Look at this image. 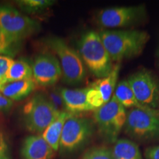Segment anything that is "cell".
<instances>
[{
  "label": "cell",
  "mask_w": 159,
  "mask_h": 159,
  "mask_svg": "<svg viewBox=\"0 0 159 159\" xmlns=\"http://www.w3.org/2000/svg\"><path fill=\"white\" fill-rule=\"evenodd\" d=\"M126 109L113 94L110 100L96 109L94 120L102 138L109 143H115L125 128L127 119Z\"/></svg>",
  "instance_id": "4"
},
{
  "label": "cell",
  "mask_w": 159,
  "mask_h": 159,
  "mask_svg": "<svg viewBox=\"0 0 159 159\" xmlns=\"http://www.w3.org/2000/svg\"><path fill=\"white\" fill-rule=\"evenodd\" d=\"M71 115L72 114H70L66 111H61L58 116L43 132L42 137L55 152H56L59 149L60 141H61V134L66 121Z\"/></svg>",
  "instance_id": "15"
},
{
  "label": "cell",
  "mask_w": 159,
  "mask_h": 159,
  "mask_svg": "<svg viewBox=\"0 0 159 159\" xmlns=\"http://www.w3.org/2000/svg\"><path fill=\"white\" fill-rule=\"evenodd\" d=\"M36 83L34 80L15 81L6 83L0 89V93L12 101L21 100L34 91Z\"/></svg>",
  "instance_id": "14"
},
{
  "label": "cell",
  "mask_w": 159,
  "mask_h": 159,
  "mask_svg": "<svg viewBox=\"0 0 159 159\" xmlns=\"http://www.w3.org/2000/svg\"><path fill=\"white\" fill-rule=\"evenodd\" d=\"M13 105V101L5 97L0 93V112L9 111Z\"/></svg>",
  "instance_id": "28"
},
{
  "label": "cell",
  "mask_w": 159,
  "mask_h": 159,
  "mask_svg": "<svg viewBox=\"0 0 159 159\" xmlns=\"http://www.w3.org/2000/svg\"><path fill=\"white\" fill-rule=\"evenodd\" d=\"M146 17L145 5H139L101 10L97 13L96 21L103 28H122L142 23Z\"/></svg>",
  "instance_id": "10"
},
{
  "label": "cell",
  "mask_w": 159,
  "mask_h": 159,
  "mask_svg": "<svg viewBox=\"0 0 159 159\" xmlns=\"http://www.w3.org/2000/svg\"><path fill=\"white\" fill-rule=\"evenodd\" d=\"M5 78L7 83L25 80H33L32 66L25 59L14 61Z\"/></svg>",
  "instance_id": "19"
},
{
  "label": "cell",
  "mask_w": 159,
  "mask_h": 159,
  "mask_svg": "<svg viewBox=\"0 0 159 159\" xmlns=\"http://www.w3.org/2000/svg\"><path fill=\"white\" fill-rule=\"evenodd\" d=\"M6 83H6L5 80L2 78V77H0V89L2 88V87L6 84Z\"/></svg>",
  "instance_id": "29"
},
{
  "label": "cell",
  "mask_w": 159,
  "mask_h": 159,
  "mask_svg": "<svg viewBox=\"0 0 159 159\" xmlns=\"http://www.w3.org/2000/svg\"><path fill=\"white\" fill-rule=\"evenodd\" d=\"M54 2L52 0H21L18 2V5L27 13H35L44 11Z\"/></svg>",
  "instance_id": "20"
},
{
  "label": "cell",
  "mask_w": 159,
  "mask_h": 159,
  "mask_svg": "<svg viewBox=\"0 0 159 159\" xmlns=\"http://www.w3.org/2000/svg\"><path fill=\"white\" fill-rule=\"evenodd\" d=\"M87 102L89 104L93 107L95 110L97 108L102 107L103 105L105 104V102L103 100L102 96L99 94V92L97 91V89L93 86L92 85L89 86L88 92H87Z\"/></svg>",
  "instance_id": "22"
},
{
  "label": "cell",
  "mask_w": 159,
  "mask_h": 159,
  "mask_svg": "<svg viewBox=\"0 0 159 159\" xmlns=\"http://www.w3.org/2000/svg\"><path fill=\"white\" fill-rule=\"evenodd\" d=\"M94 133V122L88 118L72 114L63 126L59 148L63 152H72L81 148Z\"/></svg>",
  "instance_id": "9"
},
{
  "label": "cell",
  "mask_w": 159,
  "mask_h": 159,
  "mask_svg": "<svg viewBox=\"0 0 159 159\" xmlns=\"http://www.w3.org/2000/svg\"><path fill=\"white\" fill-rule=\"evenodd\" d=\"M0 159H11L10 149L3 134H0Z\"/></svg>",
  "instance_id": "26"
},
{
  "label": "cell",
  "mask_w": 159,
  "mask_h": 159,
  "mask_svg": "<svg viewBox=\"0 0 159 159\" xmlns=\"http://www.w3.org/2000/svg\"><path fill=\"white\" fill-rule=\"evenodd\" d=\"M14 60L7 55H0V77L5 80V75ZM6 81V80H5Z\"/></svg>",
  "instance_id": "24"
},
{
  "label": "cell",
  "mask_w": 159,
  "mask_h": 159,
  "mask_svg": "<svg viewBox=\"0 0 159 159\" xmlns=\"http://www.w3.org/2000/svg\"><path fill=\"white\" fill-rule=\"evenodd\" d=\"M55 151L40 135L27 136L21 148L22 159H52Z\"/></svg>",
  "instance_id": "12"
},
{
  "label": "cell",
  "mask_w": 159,
  "mask_h": 159,
  "mask_svg": "<svg viewBox=\"0 0 159 159\" xmlns=\"http://www.w3.org/2000/svg\"><path fill=\"white\" fill-rule=\"evenodd\" d=\"M114 96L116 97L118 102L125 108H138L141 109V110L159 114L157 111L145 108L144 106H143L142 105H141L138 102L127 80L120 81L116 85L114 93Z\"/></svg>",
  "instance_id": "16"
},
{
  "label": "cell",
  "mask_w": 159,
  "mask_h": 159,
  "mask_svg": "<svg viewBox=\"0 0 159 159\" xmlns=\"http://www.w3.org/2000/svg\"><path fill=\"white\" fill-rule=\"evenodd\" d=\"M127 80L138 102L145 108L158 112L159 79L156 75L142 69L131 75Z\"/></svg>",
  "instance_id": "8"
},
{
  "label": "cell",
  "mask_w": 159,
  "mask_h": 159,
  "mask_svg": "<svg viewBox=\"0 0 159 159\" xmlns=\"http://www.w3.org/2000/svg\"><path fill=\"white\" fill-rule=\"evenodd\" d=\"M113 62L137 57L150 40L148 32L136 30H102L99 33Z\"/></svg>",
  "instance_id": "1"
},
{
  "label": "cell",
  "mask_w": 159,
  "mask_h": 159,
  "mask_svg": "<svg viewBox=\"0 0 159 159\" xmlns=\"http://www.w3.org/2000/svg\"><path fill=\"white\" fill-rule=\"evenodd\" d=\"M12 44L11 40L0 28V55L9 54L11 52Z\"/></svg>",
  "instance_id": "25"
},
{
  "label": "cell",
  "mask_w": 159,
  "mask_h": 159,
  "mask_svg": "<svg viewBox=\"0 0 159 159\" xmlns=\"http://www.w3.org/2000/svg\"><path fill=\"white\" fill-rule=\"evenodd\" d=\"M120 68L121 63H116L108 75L103 78H100L92 84L93 86H94L101 94L105 103L110 100L114 94L117 85V80Z\"/></svg>",
  "instance_id": "17"
},
{
  "label": "cell",
  "mask_w": 159,
  "mask_h": 159,
  "mask_svg": "<svg viewBox=\"0 0 159 159\" xmlns=\"http://www.w3.org/2000/svg\"><path fill=\"white\" fill-rule=\"evenodd\" d=\"M145 159H159V145L151 146L144 150Z\"/></svg>",
  "instance_id": "27"
},
{
  "label": "cell",
  "mask_w": 159,
  "mask_h": 159,
  "mask_svg": "<svg viewBox=\"0 0 159 159\" xmlns=\"http://www.w3.org/2000/svg\"><path fill=\"white\" fill-rule=\"evenodd\" d=\"M111 151L114 159H142L139 146L130 139H117Z\"/></svg>",
  "instance_id": "18"
},
{
  "label": "cell",
  "mask_w": 159,
  "mask_h": 159,
  "mask_svg": "<svg viewBox=\"0 0 159 159\" xmlns=\"http://www.w3.org/2000/svg\"><path fill=\"white\" fill-rule=\"evenodd\" d=\"M82 159H114L111 149L106 147H94L83 154Z\"/></svg>",
  "instance_id": "21"
},
{
  "label": "cell",
  "mask_w": 159,
  "mask_h": 159,
  "mask_svg": "<svg viewBox=\"0 0 159 159\" xmlns=\"http://www.w3.org/2000/svg\"><path fill=\"white\" fill-rule=\"evenodd\" d=\"M158 112H159V111H158Z\"/></svg>",
  "instance_id": "31"
},
{
  "label": "cell",
  "mask_w": 159,
  "mask_h": 159,
  "mask_svg": "<svg viewBox=\"0 0 159 159\" xmlns=\"http://www.w3.org/2000/svg\"><path fill=\"white\" fill-rule=\"evenodd\" d=\"M127 135L141 142L159 141V114L132 108L127 114Z\"/></svg>",
  "instance_id": "6"
},
{
  "label": "cell",
  "mask_w": 159,
  "mask_h": 159,
  "mask_svg": "<svg viewBox=\"0 0 159 159\" xmlns=\"http://www.w3.org/2000/svg\"><path fill=\"white\" fill-rule=\"evenodd\" d=\"M0 134H1V133H0Z\"/></svg>",
  "instance_id": "30"
},
{
  "label": "cell",
  "mask_w": 159,
  "mask_h": 159,
  "mask_svg": "<svg viewBox=\"0 0 159 159\" xmlns=\"http://www.w3.org/2000/svg\"><path fill=\"white\" fill-rule=\"evenodd\" d=\"M46 43L58 57L63 81L71 85L82 83L86 74L79 53L59 37L48 38Z\"/></svg>",
  "instance_id": "3"
},
{
  "label": "cell",
  "mask_w": 159,
  "mask_h": 159,
  "mask_svg": "<svg viewBox=\"0 0 159 159\" xmlns=\"http://www.w3.org/2000/svg\"><path fill=\"white\" fill-rule=\"evenodd\" d=\"M0 28L14 43L36 33L40 25L14 7L0 5Z\"/></svg>",
  "instance_id": "7"
},
{
  "label": "cell",
  "mask_w": 159,
  "mask_h": 159,
  "mask_svg": "<svg viewBox=\"0 0 159 159\" xmlns=\"http://www.w3.org/2000/svg\"><path fill=\"white\" fill-rule=\"evenodd\" d=\"M88 89L89 87L77 89H60L64 102L65 111L75 115L80 113L95 111L87 102L86 95Z\"/></svg>",
  "instance_id": "13"
},
{
  "label": "cell",
  "mask_w": 159,
  "mask_h": 159,
  "mask_svg": "<svg viewBox=\"0 0 159 159\" xmlns=\"http://www.w3.org/2000/svg\"><path fill=\"white\" fill-rule=\"evenodd\" d=\"M33 80L36 85L52 86L62 77L58 59L51 54L38 55L32 65Z\"/></svg>",
  "instance_id": "11"
},
{
  "label": "cell",
  "mask_w": 159,
  "mask_h": 159,
  "mask_svg": "<svg viewBox=\"0 0 159 159\" xmlns=\"http://www.w3.org/2000/svg\"><path fill=\"white\" fill-rule=\"evenodd\" d=\"M61 113L47 97L37 94L23 108V121L27 130L43 134Z\"/></svg>",
  "instance_id": "5"
},
{
  "label": "cell",
  "mask_w": 159,
  "mask_h": 159,
  "mask_svg": "<svg viewBox=\"0 0 159 159\" xmlns=\"http://www.w3.org/2000/svg\"><path fill=\"white\" fill-rule=\"evenodd\" d=\"M78 53L84 65L95 77L103 78L112 70L113 61L99 33L93 30L85 33L78 42Z\"/></svg>",
  "instance_id": "2"
},
{
  "label": "cell",
  "mask_w": 159,
  "mask_h": 159,
  "mask_svg": "<svg viewBox=\"0 0 159 159\" xmlns=\"http://www.w3.org/2000/svg\"><path fill=\"white\" fill-rule=\"evenodd\" d=\"M47 97L59 111L61 112V111H65L64 102L61 96L60 89H52L49 92L48 97Z\"/></svg>",
  "instance_id": "23"
}]
</instances>
